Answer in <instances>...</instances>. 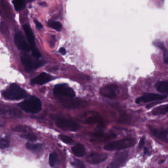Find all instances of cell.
Returning a JSON list of instances; mask_svg holds the SVG:
<instances>
[{"label": "cell", "instance_id": "6da1fadb", "mask_svg": "<svg viewBox=\"0 0 168 168\" xmlns=\"http://www.w3.org/2000/svg\"><path fill=\"white\" fill-rule=\"evenodd\" d=\"M19 106L27 113L35 114L40 111L42 108L41 102L37 97L32 96L18 104Z\"/></svg>", "mask_w": 168, "mask_h": 168}, {"label": "cell", "instance_id": "7a4b0ae2", "mask_svg": "<svg viewBox=\"0 0 168 168\" xmlns=\"http://www.w3.org/2000/svg\"><path fill=\"white\" fill-rule=\"evenodd\" d=\"M3 97L10 100H19L25 97L26 92L19 86L12 84L8 88L3 92Z\"/></svg>", "mask_w": 168, "mask_h": 168}, {"label": "cell", "instance_id": "3957f363", "mask_svg": "<svg viewBox=\"0 0 168 168\" xmlns=\"http://www.w3.org/2000/svg\"><path fill=\"white\" fill-rule=\"evenodd\" d=\"M136 143L134 139L132 138H125L113 141L106 145L104 148L108 151H113L115 150H122L129 148L134 146Z\"/></svg>", "mask_w": 168, "mask_h": 168}, {"label": "cell", "instance_id": "277c9868", "mask_svg": "<svg viewBox=\"0 0 168 168\" xmlns=\"http://www.w3.org/2000/svg\"><path fill=\"white\" fill-rule=\"evenodd\" d=\"M24 31L25 32V35L27 38V40L28 41L29 46L31 48V50H32V54L34 57L37 58H39L40 57V54L35 45V37L34 35L32 30L30 28V26L28 25H24L23 26Z\"/></svg>", "mask_w": 168, "mask_h": 168}, {"label": "cell", "instance_id": "5b68a950", "mask_svg": "<svg viewBox=\"0 0 168 168\" xmlns=\"http://www.w3.org/2000/svg\"><path fill=\"white\" fill-rule=\"evenodd\" d=\"M56 125L57 127L62 129L70 131H76L79 128V125L78 123L72 120L67 118H57Z\"/></svg>", "mask_w": 168, "mask_h": 168}, {"label": "cell", "instance_id": "8992f818", "mask_svg": "<svg viewBox=\"0 0 168 168\" xmlns=\"http://www.w3.org/2000/svg\"><path fill=\"white\" fill-rule=\"evenodd\" d=\"M54 93L58 96L72 97H75L74 90L67 84H58L56 85L53 90Z\"/></svg>", "mask_w": 168, "mask_h": 168}, {"label": "cell", "instance_id": "52a82bcc", "mask_svg": "<svg viewBox=\"0 0 168 168\" xmlns=\"http://www.w3.org/2000/svg\"><path fill=\"white\" fill-rule=\"evenodd\" d=\"M127 157L128 153L127 152H117L107 168H120L122 167L127 161Z\"/></svg>", "mask_w": 168, "mask_h": 168}, {"label": "cell", "instance_id": "ba28073f", "mask_svg": "<svg viewBox=\"0 0 168 168\" xmlns=\"http://www.w3.org/2000/svg\"><path fill=\"white\" fill-rule=\"evenodd\" d=\"M118 87L117 85L109 84L102 87L100 90V95L107 98H115L118 93Z\"/></svg>", "mask_w": 168, "mask_h": 168}, {"label": "cell", "instance_id": "9c48e42d", "mask_svg": "<svg viewBox=\"0 0 168 168\" xmlns=\"http://www.w3.org/2000/svg\"><path fill=\"white\" fill-rule=\"evenodd\" d=\"M0 114L8 118H16L20 117L22 113L20 110L14 107L0 105Z\"/></svg>", "mask_w": 168, "mask_h": 168}, {"label": "cell", "instance_id": "30bf717a", "mask_svg": "<svg viewBox=\"0 0 168 168\" xmlns=\"http://www.w3.org/2000/svg\"><path fill=\"white\" fill-rule=\"evenodd\" d=\"M166 98V95H161L156 93H146L142 97L137 98L136 103L139 104L141 101L149 102L155 100H163Z\"/></svg>", "mask_w": 168, "mask_h": 168}, {"label": "cell", "instance_id": "8fae6325", "mask_svg": "<svg viewBox=\"0 0 168 168\" xmlns=\"http://www.w3.org/2000/svg\"><path fill=\"white\" fill-rule=\"evenodd\" d=\"M15 44L18 48L23 51L29 52L31 50L30 46L27 44L25 37L21 32H18L14 37Z\"/></svg>", "mask_w": 168, "mask_h": 168}, {"label": "cell", "instance_id": "7c38bea8", "mask_svg": "<svg viewBox=\"0 0 168 168\" xmlns=\"http://www.w3.org/2000/svg\"><path fill=\"white\" fill-rule=\"evenodd\" d=\"M106 154L99 153H90L86 158L87 162L92 164H98L105 161L108 158Z\"/></svg>", "mask_w": 168, "mask_h": 168}, {"label": "cell", "instance_id": "4fadbf2b", "mask_svg": "<svg viewBox=\"0 0 168 168\" xmlns=\"http://www.w3.org/2000/svg\"><path fill=\"white\" fill-rule=\"evenodd\" d=\"M21 60L24 67L27 72H30L33 68H37L41 65V63L33 62L31 58L27 56H22Z\"/></svg>", "mask_w": 168, "mask_h": 168}, {"label": "cell", "instance_id": "5bb4252c", "mask_svg": "<svg viewBox=\"0 0 168 168\" xmlns=\"http://www.w3.org/2000/svg\"><path fill=\"white\" fill-rule=\"evenodd\" d=\"M65 98L62 99V102L65 106L69 108H75L83 104L84 102L79 99L71 98Z\"/></svg>", "mask_w": 168, "mask_h": 168}, {"label": "cell", "instance_id": "9a60e30c", "mask_svg": "<svg viewBox=\"0 0 168 168\" xmlns=\"http://www.w3.org/2000/svg\"><path fill=\"white\" fill-rule=\"evenodd\" d=\"M51 79V76L48 74L43 72L37 76L31 81L32 84H38V85H44V84L48 83Z\"/></svg>", "mask_w": 168, "mask_h": 168}, {"label": "cell", "instance_id": "2e32d148", "mask_svg": "<svg viewBox=\"0 0 168 168\" xmlns=\"http://www.w3.org/2000/svg\"><path fill=\"white\" fill-rule=\"evenodd\" d=\"M72 152L75 156L77 157L83 156L85 155V148L83 145L81 144H76L71 148Z\"/></svg>", "mask_w": 168, "mask_h": 168}, {"label": "cell", "instance_id": "e0dca14e", "mask_svg": "<svg viewBox=\"0 0 168 168\" xmlns=\"http://www.w3.org/2000/svg\"><path fill=\"white\" fill-rule=\"evenodd\" d=\"M154 136L161 140H166L168 135V131L165 130H159L156 129H152Z\"/></svg>", "mask_w": 168, "mask_h": 168}, {"label": "cell", "instance_id": "ac0fdd59", "mask_svg": "<svg viewBox=\"0 0 168 168\" xmlns=\"http://www.w3.org/2000/svg\"><path fill=\"white\" fill-rule=\"evenodd\" d=\"M155 87L158 92L168 93V82H159L156 84Z\"/></svg>", "mask_w": 168, "mask_h": 168}, {"label": "cell", "instance_id": "d6986e66", "mask_svg": "<svg viewBox=\"0 0 168 168\" xmlns=\"http://www.w3.org/2000/svg\"><path fill=\"white\" fill-rule=\"evenodd\" d=\"M12 3L17 11L22 10L26 6V0H13Z\"/></svg>", "mask_w": 168, "mask_h": 168}, {"label": "cell", "instance_id": "ffe728a7", "mask_svg": "<svg viewBox=\"0 0 168 168\" xmlns=\"http://www.w3.org/2000/svg\"><path fill=\"white\" fill-rule=\"evenodd\" d=\"M168 112V104L163 105L155 109L152 111L153 114L154 115H160V114H165Z\"/></svg>", "mask_w": 168, "mask_h": 168}, {"label": "cell", "instance_id": "44dd1931", "mask_svg": "<svg viewBox=\"0 0 168 168\" xmlns=\"http://www.w3.org/2000/svg\"><path fill=\"white\" fill-rule=\"evenodd\" d=\"M57 157H58V155L55 152H53L50 154L49 155V163L50 166L52 167L55 166L57 162Z\"/></svg>", "mask_w": 168, "mask_h": 168}, {"label": "cell", "instance_id": "7402d4cb", "mask_svg": "<svg viewBox=\"0 0 168 168\" xmlns=\"http://www.w3.org/2000/svg\"><path fill=\"white\" fill-rule=\"evenodd\" d=\"M48 26L50 28L56 30L58 32L61 31L62 29V24L59 22H52L48 23Z\"/></svg>", "mask_w": 168, "mask_h": 168}, {"label": "cell", "instance_id": "603a6c76", "mask_svg": "<svg viewBox=\"0 0 168 168\" xmlns=\"http://www.w3.org/2000/svg\"><path fill=\"white\" fill-rule=\"evenodd\" d=\"M10 146V141L7 139L0 137V148L2 149L8 148Z\"/></svg>", "mask_w": 168, "mask_h": 168}, {"label": "cell", "instance_id": "cb8c5ba5", "mask_svg": "<svg viewBox=\"0 0 168 168\" xmlns=\"http://www.w3.org/2000/svg\"><path fill=\"white\" fill-rule=\"evenodd\" d=\"M21 137L25 139L30 141H35L37 139V136H35V134H34L33 133L24 134L23 135H21Z\"/></svg>", "mask_w": 168, "mask_h": 168}, {"label": "cell", "instance_id": "d4e9b609", "mask_svg": "<svg viewBox=\"0 0 168 168\" xmlns=\"http://www.w3.org/2000/svg\"><path fill=\"white\" fill-rule=\"evenodd\" d=\"M26 148H27L28 150H38L40 149L42 147L41 144H34L28 143L26 144Z\"/></svg>", "mask_w": 168, "mask_h": 168}, {"label": "cell", "instance_id": "484cf974", "mask_svg": "<svg viewBox=\"0 0 168 168\" xmlns=\"http://www.w3.org/2000/svg\"><path fill=\"white\" fill-rule=\"evenodd\" d=\"M59 138L60 139L62 140V141L64 142L65 143L67 144H70L73 142V140L70 137L67 136L65 135H59Z\"/></svg>", "mask_w": 168, "mask_h": 168}, {"label": "cell", "instance_id": "4316f807", "mask_svg": "<svg viewBox=\"0 0 168 168\" xmlns=\"http://www.w3.org/2000/svg\"><path fill=\"white\" fill-rule=\"evenodd\" d=\"M71 164L75 168H86L84 163L78 159H74L72 162Z\"/></svg>", "mask_w": 168, "mask_h": 168}, {"label": "cell", "instance_id": "83f0119b", "mask_svg": "<svg viewBox=\"0 0 168 168\" xmlns=\"http://www.w3.org/2000/svg\"><path fill=\"white\" fill-rule=\"evenodd\" d=\"M98 122H100V120L96 117H90L87 118V120H85V123L87 124H93V123H97Z\"/></svg>", "mask_w": 168, "mask_h": 168}, {"label": "cell", "instance_id": "f1b7e54d", "mask_svg": "<svg viewBox=\"0 0 168 168\" xmlns=\"http://www.w3.org/2000/svg\"><path fill=\"white\" fill-rule=\"evenodd\" d=\"M163 60L166 64H168V51L166 49H163Z\"/></svg>", "mask_w": 168, "mask_h": 168}, {"label": "cell", "instance_id": "f546056e", "mask_svg": "<svg viewBox=\"0 0 168 168\" xmlns=\"http://www.w3.org/2000/svg\"><path fill=\"white\" fill-rule=\"evenodd\" d=\"M7 25H5V24L3 22L1 23L0 24V30L1 31V32L3 33H5L7 31Z\"/></svg>", "mask_w": 168, "mask_h": 168}, {"label": "cell", "instance_id": "4dcf8cb0", "mask_svg": "<svg viewBox=\"0 0 168 168\" xmlns=\"http://www.w3.org/2000/svg\"><path fill=\"white\" fill-rule=\"evenodd\" d=\"M154 45L156 46L158 48L160 49H161L162 50H163L165 48L164 45L163 44V42L161 41H155L154 43Z\"/></svg>", "mask_w": 168, "mask_h": 168}, {"label": "cell", "instance_id": "1f68e13d", "mask_svg": "<svg viewBox=\"0 0 168 168\" xmlns=\"http://www.w3.org/2000/svg\"><path fill=\"white\" fill-rule=\"evenodd\" d=\"M34 21H35V23L37 28L39 29H41L42 28L43 26H42L41 24L40 23V22H38V21L37 20H35Z\"/></svg>", "mask_w": 168, "mask_h": 168}, {"label": "cell", "instance_id": "d6a6232c", "mask_svg": "<svg viewBox=\"0 0 168 168\" xmlns=\"http://www.w3.org/2000/svg\"><path fill=\"white\" fill-rule=\"evenodd\" d=\"M144 144H145V140H144V138H141V140H140V143H139V147L140 148H141L143 146Z\"/></svg>", "mask_w": 168, "mask_h": 168}, {"label": "cell", "instance_id": "836d02e7", "mask_svg": "<svg viewBox=\"0 0 168 168\" xmlns=\"http://www.w3.org/2000/svg\"><path fill=\"white\" fill-rule=\"evenodd\" d=\"M59 52H60V53L62 54V55H65L67 53V51H66V50H65V48H64L63 47H62L59 50Z\"/></svg>", "mask_w": 168, "mask_h": 168}, {"label": "cell", "instance_id": "e575fe53", "mask_svg": "<svg viewBox=\"0 0 168 168\" xmlns=\"http://www.w3.org/2000/svg\"><path fill=\"white\" fill-rule=\"evenodd\" d=\"M45 3H40V5L42 6H45V5H46Z\"/></svg>", "mask_w": 168, "mask_h": 168}, {"label": "cell", "instance_id": "d590c367", "mask_svg": "<svg viewBox=\"0 0 168 168\" xmlns=\"http://www.w3.org/2000/svg\"><path fill=\"white\" fill-rule=\"evenodd\" d=\"M148 152V150L147 148H145V154H146Z\"/></svg>", "mask_w": 168, "mask_h": 168}, {"label": "cell", "instance_id": "8d00e7d4", "mask_svg": "<svg viewBox=\"0 0 168 168\" xmlns=\"http://www.w3.org/2000/svg\"><path fill=\"white\" fill-rule=\"evenodd\" d=\"M33 0H28V1L29 2H32V1H33Z\"/></svg>", "mask_w": 168, "mask_h": 168}]
</instances>
